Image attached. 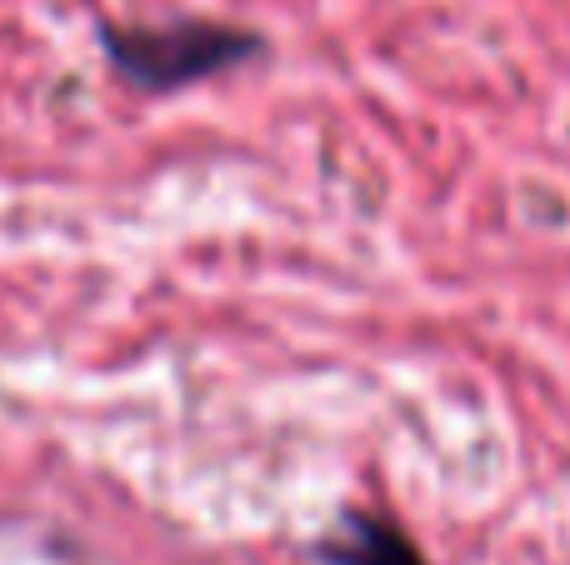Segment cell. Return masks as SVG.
I'll list each match as a JSON object with an SVG mask.
<instances>
[{
    "mask_svg": "<svg viewBox=\"0 0 570 565\" xmlns=\"http://www.w3.org/2000/svg\"><path fill=\"white\" fill-rule=\"evenodd\" d=\"M106 56L120 76L146 90H176L206 80L216 70L240 66L261 50L256 30L220 26V20H176V26H100Z\"/></svg>",
    "mask_w": 570,
    "mask_h": 565,
    "instance_id": "1",
    "label": "cell"
},
{
    "mask_svg": "<svg viewBox=\"0 0 570 565\" xmlns=\"http://www.w3.org/2000/svg\"><path fill=\"white\" fill-rule=\"evenodd\" d=\"M325 556H331V565H425L421 551L401 531L365 516H351V536L325 546Z\"/></svg>",
    "mask_w": 570,
    "mask_h": 565,
    "instance_id": "2",
    "label": "cell"
}]
</instances>
